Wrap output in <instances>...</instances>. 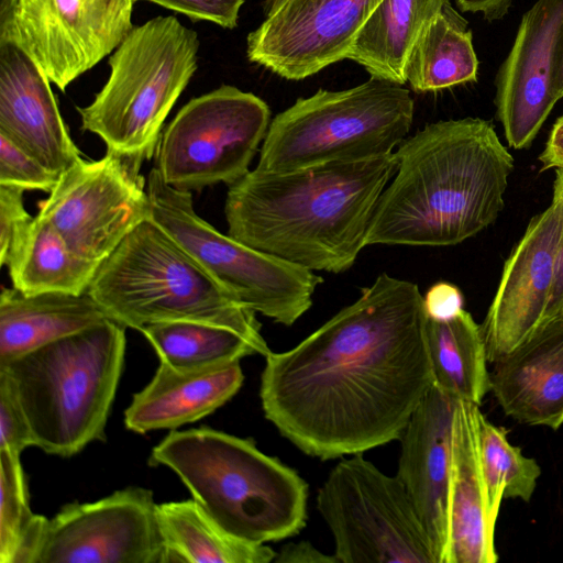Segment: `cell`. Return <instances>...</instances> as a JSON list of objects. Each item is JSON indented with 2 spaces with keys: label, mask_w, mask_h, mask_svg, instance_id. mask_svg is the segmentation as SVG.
<instances>
[{
  "label": "cell",
  "mask_w": 563,
  "mask_h": 563,
  "mask_svg": "<svg viewBox=\"0 0 563 563\" xmlns=\"http://www.w3.org/2000/svg\"><path fill=\"white\" fill-rule=\"evenodd\" d=\"M426 324L418 286L378 275L295 347L265 356L266 419L321 460L398 440L433 383Z\"/></svg>",
  "instance_id": "6da1fadb"
},
{
  "label": "cell",
  "mask_w": 563,
  "mask_h": 563,
  "mask_svg": "<svg viewBox=\"0 0 563 563\" xmlns=\"http://www.w3.org/2000/svg\"><path fill=\"white\" fill-rule=\"evenodd\" d=\"M396 167L393 152L285 173L255 168L229 186L228 234L311 272H345Z\"/></svg>",
  "instance_id": "7a4b0ae2"
},
{
  "label": "cell",
  "mask_w": 563,
  "mask_h": 563,
  "mask_svg": "<svg viewBox=\"0 0 563 563\" xmlns=\"http://www.w3.org/2000/svg\"><path fill=\"white\" fill-rule=\"evenodd\" d=\"M397 167L379 197L367 245L448 246L494 223L514 157L479 118L427 124L395 151Z\"/></svg>",
  "instance_id": "3957f363"
},
{
  "label": "cell",
  "mask_w": 563,
  "mask_h": 563,
  "mask_svg": "<svg viewBox=\"0 0 563 563\" xmlns=\"http://www.w3.org/2000/svg\"><path fill=\"white\" fill-rule=\"evenodd\" d=\"M150 462L174 471L206 512L240 540L280 541L306 526V481L252 439L209 427L174 429L153 449Z\"/></svg>",
  "instance_id": "277c9868"
},
{
  "label": "cell",
  "mask_w": 563,
  "mask_h": 563,
  "mask_svg": "<svg viewBox=\"0 0 563 563\" xmlns=\"http://www.w3.org/2000/svg\"><path fill=\"white\" fill-rule=\"evenodd\" d=\"M125 329L107 320L0 363L29 419L35 446L67 457L104 441L124 365Z\"/></svg>",
  "instance_id": "5b68a950"
},
{
  "label": "cell",
  "mask_w": 563,
  "mask_h": 563,
  "mask_svg": "<svg viewBox=\"0 0 563 563\" xmlns=\"http://www.w3.org/2000/svg\"><path fill=\"white\" fill-rule=\"evenodd\" d=\"M87 292L125 328L140 331L157 322L194 321L266 343L256 313L236 302L153 219L132 230L99 265Z\"/></svg>",
  "instance_id": "8992f818"
},
{
  "label": "cell",
  "mask_w": 563,
  "mask_h": 563,
  "mask_svg": "<svg viewBox=\"0 0 563 563\" xmlns=\"http://www.w3.org/2000/svg\"><path fill=\"white\" fill-rule=\"evenodd\" d=\"M199 40L173 15L133 27L109 59L110 75L93 101L77 108L81 129L140 176L161 130L197 69Z\"/></svg>",
  "instance_id": "52a82bcc"
},
{
  "label": "cell",
  "mask_w": 563,
  "mask_h": 563,
  "mask_svg": "<svg viewBox=\"0 0 563 563\" xmlns=\"http://www.w3.org/2000/svg\"><path fill=\"white\" fill-rule=\"evenodd\" d=\"M413 112L409 89L380 78L319 89L271 121L256 168L285 173L391 154L409 133Z\"/></svg>",
  "instance_id": "ba28073f"
},
{
  "label": "cell",
  "mask_w": 563,
  "mask_h": 563,
  "mask_svg": "<svg viewBox=\"0 0 563 563\" xmlns=\"http://www.w3.org/2000/svg\"><path fill=\"white\" fill-rule=\"evenodd\" d=\"M152 219L176 239L241 306L291 325L312 306L322 278L255 250L199 217L191 191L167 185L154 167L147 178Z\"/></svg>",
  "instance_id": "9c48e42d"
},
{
  "label": "cell",
  "mask_w": 563,
  "mask_h": 563,
  "mask_svg": "<svg viewBox=\"0 0 563 563\" xmlns=\"http://www.w3.org/2000/svg\"><path fill=\"white\" fill-rule=\"evenodd\" d=\"M317 507L333 536L339 563H437L399 477L383 473L362 453L330 471Z\"/></svg>",
  "instance_id": "30bf717a"
},
{
  "label": "cell",
  "mask_w": 563,
  "mask_h": 563,
  "mask_svg": "<svg viewBox=\"0 0 563 563\" xmlns=\"http://www.w3.org/2000/svg\"><path fill=\"white\" fill-rule=\"evenodd\" d=\"M271 123L268 104L234 86L189 100L161 134L156 168L179 190L232 185L250 169Z\"/></svg>",
  "instance_id": "8fae6325"
},
{
  "label": "cell",
  "mask_w": 563,
  "mask_h": 563,
  "mask_svg": "<svg viewBox=\"0 0 563 563\" xmlns=\"http://www.w3.org/2000/svg\"><path fill=\"white\" fill-rule=\"evenodd\" d=\"M0 41L29 55L65 90L118 48L132 27L134 0H5Z\"/></svg>",
  "instance_id": "7c38bea8"
},
{
  "label": "cell",
  "mask_w": 563,
  "mask_h": 563,
  "mask_svg": "<svg viewBox=\"0 0 563 563\" xmlns=\"http://www.w3.org/2000/svg\"><path fill=\"white\" fill-rule=\"evenodd\" d=\"M69 249L100 265L142 222L152 219L143 177L134 175L115 155L81 158L65 170L38 205Z\"/></svg>",
  "instance_id": "4fadbf2b"
},
{
  "label": "cell",
  "mask_w": 563,
  "mask_h": 563,
  "mask_svg": "<svg viewBox=\"0 0 563 563\" xmlns=\"http://www.w3.org/2000/svg\"><path fill=\"white\" fill-rule=\"evenodd\" d=\"M157 505L136 486L65 505L47 519L34 563H166Z\"/></svg>",
  "instance_id": "5bb4252c"
},
{
  "label": "cell",
  "mask_w": 563,
  "mask_h": 563,
  "mask_svg": "<svg viewBox=\"0 0 563 563\" xmlns=\"http://www.w3.org/2000/svg\"><path fill=\"white\" fill-rule=\"evenodd\" d=\"M382 0H286L246 40L250 62L301 80L346 58L351 43Z\"/></svg>",
  "instance_id": "9a60e30c"
},
{
  "label": "cell",
  "mask_w": 563,
  "mask_h": 563,
  "mask_svg": "<svg viewBox=\"0 0 563 563\" xmlns=\"http://www.w3.org/2000/svg\"><path fill=\"white\" fill-rule=\"evenodd\" d=\"M562 228L563 201L553 194L550 206L531 219L507 258L481 324L489 363L543 328Z\"/></svg>",
  "instance_id": "2e32d148"
},
{
  "label": "cell",
  "mask_w": 563,
  "mask_h": 563,
  "mask_svg": "<svg viewBox=\"0 0 563 563\" xmlns=\"http://www.w3.org/2000/svg\"><path fill=\"white\" fill-rule=\"evenodd\" d=\"M563 0H537L522 15L496 76L495 104L510 147H528L555 103V46Z\"/></svg>",
  "instance_id": "e0dca14e"
},
{
  "label": "cell",
  "mask_w": 563,
  "mask_h": 563,
  "mask_svg": "<svg viewBox=\"0 0 563 563\" xmlns=\"http://www.w3.org/2000/svg\"><path fill=\"white\" fill-rule=\"evenodd\" d=\"M459 400L432 383L398 439L396 475L423 523L437 563H448L453 421Z\"/></svg>",
  "instance_id": "ac0fdd59"
},
{
  "label": "cell",
  "mask_w": 563,
  "mask_h": 563,
  "mask_svg": "<svg viewBox=\"0 0 563 563\" xmlns=\"http://www.w3.org/2000/svg\"><path fill=\"white\" fill-rule=\"evenodd\" d=\"M49 82L29 55L0 41V135L60 176L82 157Z\"/></svg>",
  "instance_id": "d6986e66"
},
{
  "label": "cell",
  "mask_w": 563,
  "mask_h": 563,
  "mask_svg": "<svg viewBox=\"0 0 563 563\" xmlns=\"http://www.w3.org/2000/svg\"><path fill=\"white\" fill-rule=\"evenodd\" d=\"M490 390L504 412L528 426L563 424V320L547 324L493 363Z\"/></svg>",
  "instance_id": "ffe728a7"
},
{
  "label": "cell",
  "mask_w": 563,
  "mask_h": 563,
  "mask_svg": "<svg viewBox=\"0 0 563 563\" xmlns=\"http://www.w3.org/2000/svg\"><path fill=\"white\" fill-rule=\"evenodd\" d=\"M478 405L459 400L453 421L449 492L448 563H495V527L487 514V496L479 452Z\"/></svg>",
  "instance_id": "44dd1931"
},
{
  "label": "cell",
  "mask_w": 563,
  "mask_h": 563,
  "mask_svg": "<svg viewBox=\"0 0 563 563\" xmlns=\"http://www.w3.org/2000/svg\"><path fill=\"white\" fill-rule=\"evenodd\" d=\"M243 379L240 362L191 372L159 362L152 380L125 410V427L144 434L198 421L230 400Z\"/></svg>",
  "instance_id": "7402d4cb"
},
{
  "label": "cell",
  "mask_w": 563,
  "mask_h": 563,
  "mask_svg": "<svg viewBox=\"0 0 563 563\" xmlns=\"http://www.w3.org/2000/svg\"><path fill=\"white\" fill-rule=\"evenodd\" d=\"M107 320L111 319L87 291L25 294L2 287L0 363Z\"/></svg>",
  "instance_id": "603a6c76"
},
{
  "label": "cell",
  "mask_w": 563,
  "mask_h": 563,
  "mask_svg": "<svg viewBox=\"0 0 563 563\" xmlns=\"http://www.w3.org/2000/svg\"><path fill=\"white\" fill-rule=\"evenodd\" d=\"M449 0H382L357 30L346 58L374 78L405 85L410 51Z\"/></svg>",
  "instance_id": "cb8c5ba5"
},
{
  "label": "cell",
  "mask_w": 563,
  "mask_h": 563,
  "mask_svg": "<svg viewBox=\"0 0 563 563\" xmlns=\"http://www.w3.org/2000/svg\"><path fill=\"white\" fill-rule=\"evenodd\" d=\"M12 287L25 292L87 291L99 265L75 254L56 229L40 216L25 224L0 257Z\"/></svg>",
  "instance_id": "d4e9b609"
},
{
  "label": "cell",
  "mask_w": 563,
  "mask_h": 563,
  "mask_svg": "<svg viewBox=\"0 0 563 563\" xmlns=\"http://www.w3.org/2000/svg\"><path fill=\"white\" fill-rule=\"evenodd\" d=\"M166 563H271L276 552L225 531L192 498L157 505Z\"/></svg>",
  "instance_id": "484cf974"
},
{
  "label": "cell",
  "mask_w": 563,
  "mask_h": 563,
  "mask_svg": "<svg viewBox=\"0 0 563 563\" xmlns=\"http://www.w3.org/2000/svg\"><path fill=\"white\" fill-rule=\"evenodd\" d=\"M426 338L433 384L456 399L479 406L490 390L481 324L463 309L444 321L427 318Z\"/></svg>",
  "instance_id": "4316f807"
},
{
  "label": "cell",
  "mask_w": 563,
  "mask_h": 563,
  "mask_svg": "<svg viewBox=\"0 0 563 563\" xmlns=\"http://www.w3.org/2000/svg\"><path fill=\"white\" fill-rule=\"evenodd\" d=\"M450 3L423 29L408 56L406 80L416 92L476 81L478 59L472 31Z\"/></svg>",
  "instance_id": "83f0119b"
},
{
  "label": "cell",
  "mask_w": 563,
  "mask_h": 563,
  "mask_svg": "<svg viewBox=\"0 0 563 563\" xmlns=\"http://www.w3.org/2000/svg\"><path fill=\"white\" fill-rule=\"evenodd\" d=\"M140 331L162 363L181 372L225 366L249 355L271 353L267 343L210 323L167 321L145 325Z\"/></svg>",
  "instance_id": "f1b7e54d"
},
{
  "label": "cell",
  "mask_w": 563,
  "mask_h": 563,
  "mask_svg": "<svg viewBox=\"0 0 563 563\" xmlns=\"http://www.w3.org/2000/svg\"><path fill=\"white\" fill-rule=\"evenodd\" d=\"M479 452L487 496V514L495 527L503 498L528 503L537 487L541 468L507 439V430L479 416Z\"/></svg>",
  "instance_id": "f546056e"
},
{
  "label": "cell",
  "mask_w": 563,
  "mask_h": 563,
  "mask_svg": "<svg viewBox=\"0 0 563 563\" xmlns=\"http://www.w3.org/2000/svg\"><path fill=\"white\" fill-rule=\"evenodd\" d=\"M46 522L30 508L20 456L0 450V563H34Z\"/></svg>",
  "instance_id": "4dcf8cb0"
},
{
  "label": "cell",
  "mask_w": 563,
  "mask_h": 563,
  "mask_svg": "<svg viewBox=\"0 0 563 563\" xmlns=\"http://www.w3.org/2000/svg\"><path fill=\"white\" fill-rule=\"evenodd\" d=\"M59 175L0 135V185L51 192Z\"/></svg>",
  "instance_id": "1f68e13d"
},
{
  "label": "cell",
  "mask_w": 563,
  "mask_h": 563,
  "mask_svg": "<svg viewBox=\"0 0 563 563\" xmlns=\"http://www.w3.org/2000/svg\"><path fill=\"white\" fill-rule=\"evenodd\" d=\"M35 439L9 376L0 371V450L19 455Z\"/></svg>",
  "instance_id": "d6a6232c"
},
{
  "label": "cell",
  "mask_w": 563,
  "mask_h": 563,
  "mask_svg": "<svg viewBox=\"0 0 563 563\" xmlns=\"http://www.w3.org/2000/svg\"><path fill=\"white\" fill-rule=\"evenodd\" d=\"M148 1L181 13L195 21L212 22L224 29L238 25L245 0H134Z\"/></svg>",
  "instance_id": "836d02e7"
},
{
  "label": "cell",
  "mask_w": 563,
  "mask_h": 563,
  "mask_svg": "<svg viewBox=\"0 0 563 563\" xmlns=\"http://www.w3.org/2000/svg\"><path fill=\"white\" fill-rule=\"evenodd\" d=\"M24 189L10 185H0V257L9 250L14 235L33 217L23 205Z\"/></svg>",
  "instance_id": "e575fe53"
},
{
  "label": "cell",
  "mask_w": 563,
  "mask_h": 563,
  "mask_svg": "<svg viewBox=\"0 0 563 563\" xmlns=\"http://www.w3.org/2000/svg\"><path fill=\"white\" fill-rule=\"evenodd\" d=\"M422 298L426 316L432 320H449L463 310V295L451 283H435Z\"/></svg>",
  "instance_id": "d590c367"
},
{
  "label": "cell",
  "mask_w": 563,
  "mask_h": 563,
  "mask_svg": "<svg viewBox=\"0 0 563 563\" xmlns=\"http://www.w3.org/2000/svg\"><path fill=\"white\" fill-rule=\"evenodd\" d=\"M553 194L563 201V168L555 169ZM560 320H563V228L558 247L554 280L543 327Z\"/></svg>",
  "instance_id": "8d00e7d4"
},
{
  "label": "cell",
  "mask_w": 563,
  "mask_h": 563,
  "mask_svg": "<svg viewBox=\"0 0 563 563\" xmlns=\"http://www.w3.org/2000/svg\"><path fill=\"white\" fill-rule=\"evenodd\" d=\"M275 563H339L334 554L320 552L311 543L300 541L284 545L274 559Z\"/></svg>",
  "instance_id": "74e56055"
},
{
  "label": "cell",
  "mask_w": 563,
  "mask_h": 563,
  "mask_svg": "<svg viewBox=\"0 0 563 563\" xmlns=\"http://www.w3.org/2000/svg\"><path fill=\"white\" fill-rule=\"evenodd\" d=\"M539 161L542 165L541 170L563 168V115L553 124Z\"/></svg>",
  "instance_id": "f35d334b"
},
{
  "label": "cell",
  "mask_w": 563,
  "mask_h": 563,
  "mask_svg": "<svg viewBox=\"0 0 563 563\" xmlns=\"http://www.w3.org/2000/svg\"><path fill=\"white\" fill-rule=\"evenodd\" d=\"M511 3L512 0H456L461 11L481 13L489 22L503 19Z\"/></svg>",
  "instance_id": "ab89813d"
},
{
  "label": "cell",
  "mask_w": 563,
  "mask_h": 563,
  "mask_svg": "<svg viewBox=\"0 0 563 563\" xmlns=\"http://www.w3.org/2000/svg\"><path fill=\"white\" fill-rule=\"evenodd\" d=\"M554 89L558 100L563 98V22L558 35L555 46V78Z\"/></svg>",
  "instance_id": "60d3db41"
},
{
  "label": "cell",
  "mask_w": 563,
  "mask_h": 563,
  "mask_svg": "<svg viewBox=\"0 0 563 563\" xmlns=\"http://www.w3.org/2000/svg\"><path fill=\"white\" fill-rule=\"evenodd\" d=\"M286 0H266L265 15L274 12Z\"/></svg>",
  "instance_id": "b9f144b4"
}]
</instances>
